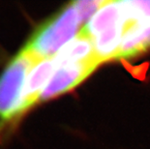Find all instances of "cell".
I'll list each match as a JSON object with an SVG mask.
<instances>
[{
  "instance_id": "1",
  "label": "cell",
  "mask_w": 150,
  "mask_h": 149,
  "mask_svg": "<svg viewBox=\"0 0 150 149\" xmlns=\"http://www.w3.org/2000/svg\"><path fill=\"white\" fill-rule=\"evenodd\" d=\"M81 24L78 12L71 2L43 23L24 47L41 59L53 58L67 45Z\"/></svg>"
},
{
  "instance_id": "2",
  "label": "cell",
  "mask_w": 150,
  "mask_h": 149,
  "mask_svg": "<svg viewBox=\"0 0 150 149\" xmlns=\"http://www.w3.org/2000/svg\"><path fill=\"white\" fill-rule=\"evenodd\" d=\"M41 60L24 47L0 76V116L5 121H9L17 109L28 73Z\"/></svg>"
},
{
  "instance_id": "3",
  "label": "cell",
  "mask_w": 150,
  "mask_h": 149,
  "mask_svg": "<svg viewBox=\"0 0 150 149\" xmlns=\"http://www.w3.org/2000/svg\"><path fill=\"white\" fill-rule=\"evenodd\" d=\"M100 64L97 59H92L56 67L40 95L39 102L49 101L74 89L89 77Z\"/></svg>"
},
{
  "instance_id": "4",
  "label": "cell",
  "mask_w": 150,
  "mask_h": 149,
  "mask_svg": "<svg viewBox=\"0 0 150 149\" xmlns=\"http://www.w3.org/2000/svg\"><path fill=\"white\" fill-rule=\"evenodd\" d=\"M55 68L53 58H46L38 62L30 70L25 81L18 107L10 118L11 121H15L17 118L20 119L35 105L39 103L40 95L49 82Z\"/></svg>"
},
{
  "instance_id": "5",
  "label": "cell",
  "mask_w": 150,
  "mask_h": 149,
  "mask_svg": "<svg viewBox=\"0 0 150 149\" xmlns=\"http://www.w3.org/2000/svg\"><path fill=\"white\" fill-rule=\"evenodd\" d=\"M120 23H123L120 1H106L79 33L94 39L102 32Z\"/></svg>"
},
{
  "instance_id": "6",
  "label": "cell",
  "mask_w": 150,
  "mask_h": 149,
  "mask_svg": "<svg viewBox=\"0 0 150 149\" xmlns=\"http://www.w3.org/2000/svg\"><path fill=\"white\" fill-rule=\"evenodd\" d=\"M97 59L95 56L94 41L81 33L71 40L53 57L55 67L61 65Z\"/></svg>"
},
{
  "instance_id": "7",
  "label": "cell",
  "mask_w": 150,
  "mask_h": 149,
  "mask_svg": "<svg viewBox=\"0 0 150 149\" xmlns=\"http://www.w3.org/2000/svg\"><path fill=\"white\" fill-rule=\"evenodd\" d=\"M150 49V23L138 24L125 31L116 59L132 58Z\"/></svg>"
},
{
  "instance_id": "8",
  "label": "cell",
  "mask_w": 150,
  "mask_h": 149,
  "mask_svg": "<svg viewBox=\"0 0 150 149\" xmlns=\"http://www.w3.org/2000/svg\"><path fill=\"white\" fill-rule=\"evenodd\" d=\"M124 35V24L120 23L95 37V56L99 62L104 63L116 59Z\"/></svg>"
},
{
  "instance_id": "9",
  "label": "cell",
  "mask_w": 150,
  "mask_h": 149,
  "mask_svg": "<svg viewBox=\"0 0 150 149\" xmlns=\"http://www.w3.org/2000/svg\"><path fill=\"white\" fill-rule=\"evenodd\" d=\"M123 13L124 33L138 24L150 23V1H120Z\"/></svg>"
},
{
  "instance_id": "10",
  "label": "cell",
  "mask_w": 150,
  "mask_h": 149,
  "mask_svg": "<svg viewBox=\"0 0 150 149\" xmlns=\"http://www.w3.org/2000/svg\"><path fill=\"white\" fill-rule=\"evenodd\" d=\"M104 0H81L72 2L78 12L81 23L86 24L102 6L105 4Z\"/></svg>"
}]
</instances>
